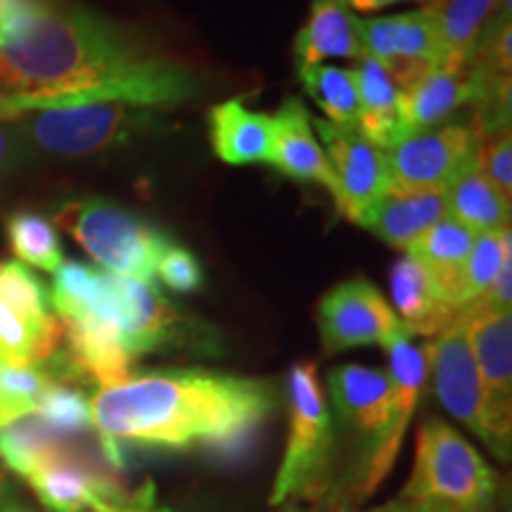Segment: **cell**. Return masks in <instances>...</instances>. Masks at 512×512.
<instances>
[{
  "mask_svg": "<svg viewBox=\"0 0 512 512\" xmlns=\"http://www.w3.org/2000/svg\"><path fill=\"white\" fill-rule=\"evenodd\" d=\"M389 354V384H392V415H389L387 430L377 446L368 453V458L356 467L354 482L349 484L347 494L356 501H363L387 479L399 458V451L406 437L408 422L418 408L422 389L427 384L430 370V354L427 344H415L413 335L403 328L401 332L384 344Z\"/></svg>",
  "mask_w": 512,
  "mask_h": 512,
  "instance_id": "8",
  "label": "cell"
},
{
  "mask_svg": "<svg viewBox=\"0 0 512 512\" xmlns=\"http://www.w3.org/2000/svg\"><path fill=\"white\" fill-rule=\"evenodd\" d=\"M275 512H339V508L332 501H287Z\"/></svg>",
  "mask_w": 512,
  "mask_h": 512,
  "instance_id": "40",
  "label": "cell"
},
{
  "mask_svg": "<svg viewBox=\"0 0 512 512\" xmlns=\"http://www.w3.org/2000/svg\"><path fill=\"white\" fill-rule=\"evenodd\" d=\"M458 318L465 325L482 384L484 444L508 463L512 451V311H486L470 304Z\"/></svg>",
  "mask_w": 512,
  "mask_h": 512,
  "instance_id": "6",
  "label": "cell"
},
{
  "mask_svg": "<svg viewBox=\"0 0 512 512\" xmlns=\"http://www.w3.org/2000/svg\"><path fill=\"white\" fill-rule=\"evenodd\" d=\"M477 233L458 223L451 216L434 223L430 230L420 235L418 240L408 247V254L418 259L422 266L430 271L451 304L456 306V294L460 285V275H463L465 261L475 245ZM458 309V306H456Z\"/></svg>",
  "mask_w": 512,
  "mask_h": 512,
  "instance_id": "24",
  "label": "cell"
},
{
  "mask_svg": "<svg viewBox=\"0 0 512 512\" xmlns=\"http://www.w3.org/2000/svg\"><path fill=\"white\" fill-rule=\"evenodd\" d=\"M12 157H15V140H12V133L0 124V174L8 169Z\"/></svg>",
  "mask_w": 512,
  "mask_h": 512,
  "instance_id": "42",
  "label": "cell"
},
{
  "mask_svg": "<svg viewBox=\"0 0 512 512\" xmlns=\"http://www.w3.org/2000/svg\"><path fill=\"white\" fill-rule=\"evenodd\" d=\"M24 131L38 150L57 157H91L131 136L145 121V110L121 102L43 107L24 112ZM19 114V117H24Z\"/></svg>",
  "mask_w": 512,
  "mask_h": 512,
  "instance_id": "7",
  "label": "cell"
},
{
  "mask_svg": "<svg viewBox=\"0 0 512 512\" xmlns=\"http://www.w3.org/2000/svg\"><path fill=\"white\" fill-rule=\"evenodd\" d=\"M10 498V477L5 467H0V512H3L5 505H8Z\"/></svg>",
  "mask_w": 512,
  "mask_h": 512,
  "instance_id": "43",
  "label": "cell"
},
{
  "mask_svg": "<svg viewBox=\"0 0 512 512\" xmlns=\"http://www.w3.org/2000/svg\"><path fill=\"white\" fill-rule=\"evenodd\" d=\"M285 176L297 181L320 183L339 204V183L323 147L313 136L311 114L304 102L290 98L273 117V164Z\"/></svg>",
  "mask_w": 512,
  "mask_h": 512,
  "instance_id": "17",
  "label": "cell"
},
{
  "mask_svg": "<svg viewBox=\"0 0 512 512\" xmlns=\"http://www.w3.org/2000/svg\"><path fill=\"white\" fill-rule=\"evenodd\" d=\"M358 31L366 55L375 57L399 88L408 86L427 69L446 64L437 22L427 8L358 19Z\"/></svg>",
  "mask_w": 512,
  "mask_h": 512,
  "instance_id": "13",
  "label": "cell"
},
{
  "mask_svg": "<svg viewBox=\"0 0 512 512\" xmlns=\"http://www.w3.org/2000/svg\"><path fill=\"white\" fill-rule=\"evenodd\" d=\"M98 512H155L152 508V491H143V494H128V498L119 503L107 505Z\"/></svg>",
  "mask_w": 512,
  "mask_h": 512,
  "instance_id": "38",
  "label": "cell"
},
{
  "mask_svg": "<svg viewBox=\"0 0 512 512\" xmlns=\"http://www.w3.org/2000/svg\"><path fill=\"white\" fill-rule=\"evenodd\" d=\"M418 512H453L451 508H446V505H437V503H427V505H418Z\"/></svg>",
  "mask_w": 512,
  "mask_h": 512,
  "instance_id": "46",
  "label": "cell"
},
{
  "mask_svg": "<svg viewBox=\"0 0 512 512\" xmlns=\"http://www.w3.org/2000/svg\"><path fill=\"white\" fill-rule=\"evenodd\" d=\"M216 157L230 166L273 164V117L252 112L242 100H228L209 112Z\"/></svg>",
  "mask_w": 512,
  "mask_h": 512,
  "instance_id": "21",
  "label": "cell"
},
{
  "mask_svg": "<svg viewBox=\"0 0 512 512\" xmlns=\"http://www.w3.org/2000/svg\"><path fill=\"white\" fill-rule=\"evenodd\" d=\"M275 406L278 394L268 380L166 370L100 389L91 401V420L105 458L121 465L119 444L238 451Z\"/></svg>",
  "mask_w": 512,
  "mask_h": 512,
  "instance_id": "2",
  "label": "cell"
},
{
  "mask_svg": "<svg viewBox=\"0 0 512 512\" xmlns=\"http://www.w3.org/2000/svg\"><path fill=\"white\" fill-rule=\"evenodd\" d=\"M3 512H34V510H29V508H24V505H17V503H8L3 508Z\"/></svg>",
  "mask_w": 512,
  "mask_h": 512,
  "instance_id": "47",
  "label": "cell"
},
{
  "mask_svg": "<svg viewBox=\"0 0 512 512\" xmlns=\"http://www.w3.org/2000/svg\"><path fill=\"white\" fill-rule=\"evenodd\" d=\"M8 117H5V107H3V95H0V124H5Z\"/></svg>",
  "mask_w": 512,
  "mask_h": 512,
  "instance_id": "49",
  "label": "cell"
},
{
  "mask_svg": "<svg viewBox=\"0 0 512 512\" xmlns=\"http://www.w3.org/2000/svg\"><path fill=\"white\" fill-rule=\"evenodd\" d=\"M496 17H512V0H496Z\"/></svg>",
  "mask_w": 512,
  "mask_h": 512,
  "instance_id": "44",
  "label": "cell"
},
{
  "mask_svg": "<svg viewBox=\"0 0 512 512\" xmlns=\"http://www.w3.org/2000/svg\"><path fill=\"white\" fill-rule=\"evenodd\" d=\"M5 233L19 264L55 273L64 261L60 235L46 216L34 211H15L5 221Z\"/></svg>",
  "mask_w": 512,
  "mask_h": 512,
  "instance_id": "29",
  "label": "cell"
},
{
  "mask_svg": "<svg viewBox=\"0 0 512 512\" xmlns=\"http://www.w3.org/2000/svg\"><path fill=\"white\" fill-rule=\"evenodd\" d=\"M299 79H302L304 91L325 112L328 121L356 128L358 95L349 69L330 67V64H309V67H299Z\"/></svg>",
  "mask_w": 512,
  "mask_h": 512,
  "instance_id": "30",
  "label": "cell"
},
{
  "mask_svg": "<svg viewBox=\"0 0 512 512\" xmlns=\"http://www.w3.org/2000/svg\"><path fill=\"white\" fill-rule=\"evenodd\" d=\"M287 401H290V434L268 505L325 501L332 484L335 430H332V415L320 387L316 363L304 361L292 366L287 377Z\"/></svg>",
  "mask_w": 512,
  "mask_h": 512,
  "instance_id": "4",
  "label": "cell"
},
{
  "mask_svg": "<svg viewBox=\"0 0 512 512\" xmlns=\"http://www.w3.org/2000/svg\"><path fill=\"white\" fill-rule=\"evenodd\" d=\"M427 354H430L434 394L441 406L472 434L486 441L482 384H479L475 354L463 320L456 316L448 328L441 330L434 342L427 344Z\"/></svg>",
  "mask_w": 512,
  "mask_h": 512,
  "instance_id": "15",
  "label": "cell"
},
{
  "mask_svg": "<svg viewBox=\"0 0 512 512\" xmlns=\"http://www.w3.org/2000/svg\"><path fill=\"white\" fill-rule=\"evenodd\" d=\"M98 273L79 261H62L50 292V306L57 311V318L67 320L91 311L98 294Z\"/></svg>",
  "mask_w": 512,
  "mask_h": 512,
  "instance_id": "34",
  "label": "cell"
},
{
  "mask_svg": "<svg viewBox=\"0 0 512 512\" xmlns=\"http://www.w3.org/2000/svg\"><path fill=\"white\" fill-rule=\"evenodd\" d=\"M401 501L399 503H389V505H382V508H373V510H363V512H401ZM339 512H356V510H339Z\"/></svg>",
  "mask_w": 512,
  "mask_h": 512,
  "instance_id": "45",
  "label": "cell"
},
{
  "mask_svg": "<svg viewBox=\"0 0 512 512\" xmlns=\"http://www.w3.org/2000/svg\"><path fill=\"white\" fill-rule=\"evenodd\" d=\"M0 302L29 316H50V292L24 264H0Z\"/></svg>",
  "mask_w": 512,
  "mask_h": 512,
  "instance_id": "35",
  "label": "cell"
},
{
  "mask_svg": "<svg viewBox=\"0 0 512 512\" xmlns=\"http://www.w3.org/2000/svg\"><path fill=\"white\" fill-rule=\"evenodd\" d=\"M477 169L494 185L498 195L512 204V140L510 128L486 138L477 147Z\"/></svg>",
  "mask_w": 512,
  "mask_h": 512,
  "instance_id": "36",
  "label": "cell"
},
{
  "mask_svg": "<svg viewBox=\"0 0 512 512\" xmlns=\"http://www.w3.org/2000/svg\"><path fill=\"white\" fill-rule=\"evenodd\" d=\"M392 297L396 318L411 335L437 337L458 316L437 278L411 254L392 268Z\"/></svg>",
  "mask_w": 512,
  "mask_h": 512,
  "instance_id": "19",
  "label": "cell"
},
{
  "mask_svg": "<svg viewBox=\"0 0 512 512\" xmlns=\"http://www.w3.org/2000/svg\"><path fill=\"white\" fill-rule=\"evenodd\" d=\"M396 3H411V0H349L347 5H351L356 12H375V10H382V8H389V5H396ZM415 3H434V0H415Z\"/></svg>",
  "mask_w": 512,
  "mask_h": 512,
  "instance_id": "41",
  "label": "cell"
},
{
  "mask_svg": "<svg viewBox=\"0 0 512 512\" xmlns=\"http://www.w3.org/2000/svg\"><path fill=\"white\" fill-rule=\"evenodd\" d=\"M479 91L477 76L470 64L465 67H439L427 69L408 86L399 88L401 112L408 126V136L427 128L439 126L441 121L451 117L458 107L475 102Z\"/></svg>",
  "mask_w": 512,
  "mask_h": 512,
  "instance_id": "18",
  "label": "cell"
},
{
  "mask_svg": "<svg viewBox=\"0 0 512 512\" xmlns=\"http://www.w3.org/2000/svg\"><path fill=\"white\" fill-rule=\"evenodd\" d=\"M448 216L446 190L387 192V197L370 211L363 226L373 230L389 247L406 249L425 230Z\"/></svg>",
  "mask_w": 512,
  "mask_h": 512,
  "instance_id": "22",
  "label": "cell"
},
{
  "mask_svg": "<svg viewBox=\"0 0 512 512\" xmlns=\"http://www.w3.org/2000/svg\"><path fill=\"white\" fill-rule=\"evenodd\" d=\"M512 256V240L510 228L491 230V233H479L472 245V252L467 256L463 275H460V285L456 294L458 313L465 306L475 304L482 294L489 290L494 278L501 271L503 261Z\"/></svg>",
  "mask_w": 512,
  "mask_h": 512,
  "instance_id": "31",
  "label": "cell"
},
{
  "mask_svg": "<svg viewBox=\"0 0 512 512\" xmlns=\"http://www.w3.org/2000/svg\"><path fill=\"white\" fill-rule=\"evenodd\" d=\"M401 505H403L401 512H418V510H420L418 505H408V503H403V501H401Z\"/></svg>",
  "mask_w": 512,
  "mask_h": 512,
  "instance_id": "48",
  "label": "cell"
},
{
  "mask_svg": "<svg viewBox=\"0 0 512 512\" xmlns=\"http://www.w3.org/2000/svg\"><path fill=\"white\" fill-rule=\"evenodd\" d=\"M316 323L325 354L370 344L384 347L396 332L403 330L382 292L363 278L347 280L325 292L318 304Z\"/></svg>",
  "mask_w": 512,
  "mask_h": 512,
  "instance_id": "11",
  "label": "cell"
},
{
  "mask_svg": "<svg viewBox=\"0 0 512 512\" xmlns=\"http://www.w3.org/2000/svg\"><path fill=\"white\" fill-rule=\"evenodd\" d=\"M401 501L437 503L453 512H496L498 477L463 434L444 420L427 418L418 427L413 472Z\"/></svg>",
  "mask_w": 512,
  "mask_h": 512,
  "instance_id": "3",
  "label": "cell"
},
{
  "mask_svg": "<svg viewBox=\"0 0 512 512\" xmlns=\"http://www.w3.org/2000/svg\"><path fill=\"white\" fill-rule=\"evenodd\" d=\"M27 482L48 512H98L128 498L117 472L67 441Z\"/></svg>",
  "mask_w": 512,
  "mask_h": 512,
  "instance_id": "14",
  "label": "cell"
},
{
  "mask_svg": "<svg viewBox=\"0 0 512 512\" xmlns=\"http://www.w3.org/2000/svg\"><path fill=\"white\" fill-rule=\"evenodd\" d=\"M36 415L60 437H79L91 430V401L74 384L53 380L38 401Z\"/></svg>",
  "mask_w": 512,
  "mask_h": 512,
  "instance_id": "33",
  "label": "cell"
},
{
  "mask_svg": "<svg viewBox=\"0 0 512 512\" xmlns=\"http://www.w3.org/2000/svg\"><path fill=\"white\" fill-rule=\"evenodd\" d=\"M46 3L48 0H0V27H3L5 22H10V19L24 15V12L29 10L41 8V5Z\"/></svg>",
  "mask_w": 512,
  "mask_h": 512,
  "instance_id": "39",
  "label": "cell"
},
{
  "mask_svg": "<svg viewBox=\"0 0 512 512\" xmlns=\"http://www.w3.org/2000/svg\"><path fill=\"white\" fill-rule=\"evenodd\" d=\"M53 380L57 377L50 368L12 366L0 361V427L24 415H34Z\"/></svg>",
  "mask_w": 512,
  "mask_h": 512,
  "instance_id": "32",
  "label": "cell"
},
{
  "mask_svg": "<svg viewBox=\"0 0 512 512\" xmlns=\"http://www.w3.org/2000/svg\"><path fill=\"white\" fill-rule=\"evenodd\" d=\"M328 387L339 420L366 444V451L358 460L361 465L387 430L392 415V384L382 370L347 363L330 370Z\"/></svg>",
  "mask_w": 512,
  "mask_h": 512,
  "instance_id": "16",
  "label": "cell"
},
{
  "mask_svg": "<svg viewBox=\"0 0 512 512\" xmlns=\"http://www.w3.org/2000/svg\"><path fill=\"white\" fill-rule=\"evenodd\" d=\"M313 131L323 140V152L328 157L339 183L337 209L349 221L363 226L368 214L389 192L387 164L384 152L358 133L354 126H339L328 119H313Z\"/></svg>",
  "mask_w": 512,
  "mask_h": 512,
  "instance_id": "12",
  "label": "cell"
},
{
  "mask_svg": "<svg viewBox=\"0 0 512 512\" xmlns=\"http://www.w3.org/2000/svg\"><path fill=\"white\" fill-rule=\"evenodd\" d=\"M55 223L110 273L147 283L155 280L157 261L169 245L159 230L105 200L64 204L57 209Z\"/></svg>",
  "mask_w": 512,
  "mask_h": 512,
  "instance_id": "5",
  "label": "cell"
},
{
  "mask_svg": "<svg viewBox=\"0 0 512 512\" xmlns=\"http://www.w3.org/2000/svg\"><path fill=\"white\" fill-rule=\"evenodd\" d=\"M159 280L166 287H171L174 292H195L202 285V268L197 264L195 254L188 249L166 245V249L157 261V273Z\"/></svg>",
  "mask_w": 512,
  "mask_h": 512,
  "instance_id": "37",
  "label": "cell"
},
{
  "mask_svg": "<svg viewBox=\"0 0 512 512\" xmlns=\"http://www.w3.org/2000/svg\"><path fill=\"white\" fill-rule=\"evenodd\" d=\"M477 138L467 126L448 124L418 131L384 152L389 192L446 190L477 162Z\"/></svg>",
  "mask_w": 512,
  "mask_h": 512,
  "instance_id": "10",
  "label": "cell"
},
{
  "mask_svg": "<svg viewBox=\"0 0 512 512\" xmlns=\"http://www.w3.org/2000/svg\"><path fill=\"white\" fill-rule=\"evenodd\" d=\"M448 216L463 223L472 233H491V230L510 228L508 200L498 195L494 185L486 181L477 162L467 166L446 188Z\"/></svg>",
  "mask_w": 512,
  "mask_h": 512,
  "instance_id": "26",
  "label": "cell"
},
{
  "mask_svg": "<svg viewBox=\"0 0 512 512\" xmlns=\"http://www.w3.org/2000/svg\"><path fill=\"white\" fill-rule=\"evenodd\" d=\"M38 415H24L0 427V460L15 475L29 479L46 460L67 444Z\"/></svg>",
  "mask_w": 512,
  "mask_h": 512,
  "instance_id": "28",
  "label": "cell"
},
{
  "mask_svg": "<svg viewBox=\"0 0 512 512\" xmlns=\"http://www.w3.org/2000/svg\"><path fill=\"white\" fill-rule=\"evenodd\" d=\"M197 93L200 81L190 67L81 5L48 0L0 27V95L8 121L88 102L169 110Z\"/></svg>",
  "mask_w": 512,
  "mask_h": 512,
  "instance_id": "1",
  "label": "cell"
},
{
  "mask_svg": "<svg viewBox=\"0 0 512 512\" xmlns=\"http://www.w3.org/2000/svg\"><path fill=\"white\" fill-rule=\"evenodd\" d=\"M358 95V133L380 150H389L408 136L401 112V93L375 57L363 55L351 69Z\"/></svg>",
  "mask_w": 512,
  "mask_h": 512,
  "instance_id": "20",
  "label": "cell"
},
{
  "mask_svg": "<svg viewBox=\"0 0 512 512\" xmlns=\"http://www.w3.org/2000/svg\"><path fill=\"white\" fill-rule=\"evenodd\" d=\"M358 19L337 0H313L311 15L294 41V55L299 67L320 64L330 57L358 60L366 55L358 31Z\"/></svg>",
  "mask_w": 512,
  "mask_h": 512,
  "instance_id": "23",
  "label": "cell"
},
{
  "mask_svg": "<svg viewBox=\"0 0 512 512\" xmlns=\"http://www.w3.org/2000/svg\"><path fill=\"white\" fill-rule=\"evenodd\" d=\"M427 10L437 22L446 64L465 67L484 27L496 15V0H434Z\"/></svg>",
  "mask_w": 512,
  "mask_h": 512,
  "instance_id": "27",
  "label": "cell"
},
{
  "mask_svg": "<svg viewBox=\"0 0 512 512\" xmlns=\"http://www.w3.org/2000/svg\"><path fill=\"white\" fill-rule=\"evenodd\" d=\"M64 339L57 316L36 318L0 302V361L12 366H43Z\"/></svg>",
  "mask_w": 512,
  "mask_h": 512,
  "instance_id": "25",
  "label": "cell"
},
{
  "mask_svg": "<svg viewBox=\"0 0 512 512\" xmlns=\"http://www.w3.org/2000/svg\"><path fill=\"white\" fill-rule=\"evenodd\" d=\"M91 311L117 323L133 358L181 342V316L147 280L100 271Z\"/></svg>",
  "mask_w": 512,
  "mask_h": 512,
  "instance_id": "9",
  "label": "cell"
},
{
  "mask_svg": "<svg viewBox=\"0 0 512 512\" xmlns=\"http://www.w3.org/2000/svg\"><path fill=\"white\" fill-rule=\"evenodd\" d=\"M337 3H344V5H347V3H349V0H337Z\"/></svg>",
  "mask_w": 512,
  "mask_h": 512,
  "instance_id": "50",
  "label": "cell"
}]
</instances>
